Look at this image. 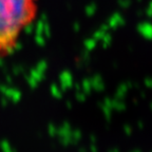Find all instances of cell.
I'll return each instance as SVG.
<instances>
[{
	"mask_svg": "<svg viewBox=\"0 0 152 152\" xmlns=\"http://www.w3.org/2000/svg\"><path fill=\"white\" fill-rule=\"evenodd\" d=\"M37 12L38 0H0V56L14 51Z\"/></svg>",
	"mask_w": 152,
	"mask_h": 152,
	"instance_id": "obj_1",
	"label": "cell"
}]
</instances>
